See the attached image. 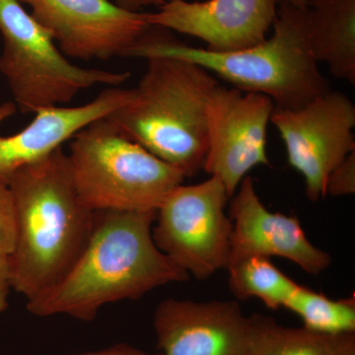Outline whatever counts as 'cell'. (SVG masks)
Segmentation results:
<instances>
[{
    "label": "cell",
    "instance_id": "6da1fadb",
    "mask_svg": "<svg viewBox=\"0 0 355 355\" xmlns=\"http://www.w3.org/2000/svg\"><path fill=\"white\" fill-rule=\"evenodd\" d=\"M156 211H94L83 251L64 279L27 302L37 317L67 315L90 322L103 307L139 300L157 287L190 275L158 249L153 237Z\"/></svg>",
    "mask_w": 355,
    "mask_h": 355
},
{
    "label": "cell",
    "instance_id": "7a4b0ae2",
    "mask_svg": "<svg viewBox=\"0 0 355 355\" xmlns=\"http://www.w3.org/2000/svg\"><path fill=\"white\" fill-rule=\"evenodd\" d=\"M8 186L16 214L11 287L30 302L69 272L88 241L94 211L77 193L62 147L22 168Z\"/></svg>",
    "mask_w": 355,
    "mask_h": 355
},
{
    "label": "cell",
    "instance_id": "3957f363",
    "mask_svg": "<svg viewBox=\"0 0 355 355\" xmlns=\"http://www.w3.org/2000/svg\"><path fill=\"white\" fill-rule=\"evenodd\" d=\"M272 37L243 50L218 53L179 43L165 29L151 27L125 57L189 60L232 87L270 97L275 107L298 109L331 90L311 51L306 8L277 0Z\"/></svg>",
    "mask_w": 355,
    "mask_h": 355
},
{
    "label": "cell",
    "instance_id": "277c9868",
    "mask_svg": "<svg viewBox=\"0 0 355 355\" xmlns=\"http://www.w3.org/2000/svg\"><path fill=\"white\" fill-rule=\"evenodd\" d=\"M146 62L128 101L107 118L184 177L195 176L207 155V104L218 81L182 58L151 57Z\"/></svg>",
    "mask_w": 355,
    "mask_h": 355
},
{
    "label": "cell",
    "instance_id": "5b68a950",
    "mask_svg": "<svg viewBox=\"0 0 355 355\" xmlns=\"http://www.w3.org/2000/svg\"><path fill=\"white\" fill-rule=\"evenodd\" d=\"M67 156L77 193L92 211H156L186 179L107 116L77 132Z\"/></svg>",
    "mask_w": 355,
    "mask_h": 355
},
{
    "label": "cell",
    "instance_id": "8992f818",
    "mask_svg": "<svg viewBox=\"0 0 355 355\" xmlns=\"http://www.w3.org/2000/svg\"><path fill=\"white\" fill-rule=\"evenodd\" d=\"M0 73L21 113L64 106L86 89L118 87L130 78V72L84 69L70 62L19 0H0Z\"/></svg>",
    "mask_w": 355,
    "mask_h": 355
},
{
    "label": "cell",
    "instance_id": "52a82bcc",
    "mask_svg": "<svg viewBox=\"0 0 355 355\" xmlns=\"http://www.w3.org/2000/svg\"><path fill=\"white\" fill-rule=\"evenodd\" d=\"M230 200L220 180L173 189L156 210V246L198 280L227 268L233 223L226 214Z\"/></svg>",
    "mask_w": 355,
    "mask_h": 355
},
{
    "label": "cell",
    "instance_id": "ba28073f",
    "mask_svg": "<svg viewBox=\"0 0 355 355\" xmlns=\"http://www.w3.org/2000/svg\"><path fill=\"white\" fill-rule=\"evenodd\" d=\"M270 123L289 165L304 179L307 198L317 202L326 197L331 173L355 150L354 103L331 89L298 109L275 107Z\"/></svg>",
    "mask_w": 355,
    "mask_h": 355
},
{
    "label": "cell",
    "instance_id": "9c48e42d",
    "mask_svg": "<svg viewBox=\"0 0 355 355\" xmlns=\"http://www.w3.org/2000/svg\"><path fill=\"white\" fill-rule=\"evenodd\" d=\"M275 107L268 96L220 84L210 95L202 169L220 180L230 198L253 168L270 165L266 142Z\"/></svg>",
    "mask_w": 355,
    "mask_h": 355
},
{
    "label": "cell",
    "instance_id": "30bf717a",
    "mask_svg": "<svg viewBox=\"0 0 355 355\" xmlns=\"http://www.w3.org/2000/svg\"><path fill=\"white\" fill-rule=\"evenodd\" d=\"M65 57L107 60L125 57L151 26L147 13L125 10L110 0H19Z\"/></svg>",
    "mask_w": 355,
    "mask_h": 355
},
{
    "label": "cell",
    "instance_id": "8fae6325",
    "mask_svg": "<svg viewBox=\"0 0 355 355\" xmlns=\"http://www.w3.org/2000/svg\"><path fill=\"white\" fill-rule=\"evenodd\" d=\"M153 324L162 355H253L250 316L235 300L165 299Z\"/></svg>",
    "mask_w": 355,
    "mask_h": 355
},
{
    "label": "cell",
    "instance_id": "7c38bea8",
    "mask_svg": "<svg viewBox=\"0 0 355 355\" xmlns=\"http://www.w3.org/2000/svg\"><path fill=\"white\" fill-rule=\"evenodd\" d=\"M277 0H169L147 13L153 27L202 40L207 50L225 53L261 43L277 19Z\"/></svg>",
    "mask_w": 355,
    "mask_h": 355
},
{
    "label": "cell",
    "instance_id": "4fadbf2b",
    "mask_svg": "<svg viewBox=\"0 0 355 355\" xmlns=\"http://www.w3.org/2000/svg\"><path fill=\"white\" fill-rule=\"evenodd\" d=\"M231 198L233 231L227 266L251 257H280L313 275L330 266V254L309 241L297 217L266 209L249 175Z\"/></svg>",
    "mask_w": 355,
    "mask_h": 355
},
{
    "label": "cell",
    "instance_id": "5bb4252c",
    "mask_svg": "<svg viewBox=\"0 0 355 355\" xmlns=\"http://www.w3.org/2000/svg\"><path fill=\"white\" fill-rule=\"evenodd\" d=\"M130 96V89H105L83 106L40 109L20 132L8 137L0 135V183L9 184L22 168L46 158L89 123L123 106ZM16 109L12 102L0 105V125L13 116Z\"/></svg>",
    "mask_w": 355,
    "mask_h": 355
},
{
    "label": "cell",
    "instance_id": "9a60e30c",
    "mask_svg": "<svg viewBox=\"0 0 355 355\" xmlns=\"http://www.w3.org/2000/svg\"><path fill=\"white\" fill-rule=\"evenodd\" d=\"M308 38L318 64L355 84V0H307Z\"/></svg>",
    "mask_w": 355,
    "mask_h": 355
},
{
    "label": "cell",
    "instance_id": "2e32d148",
    "mask_svg": "<svg viewBox=\"0 0 355 355\" xmlns=\"http://www.w3.org/2000/svg\"><path fill=\"white\" fill-rule=\"evenodd\" d=\"M250 321L253 355H355V333L292 328L260 313L251 315Z\"/></svg>",
    "mask_w": 355,
    "mask_h": 355
},
{
    "label": "cell",
    "instance_id": "e0dca14e",
    "mask_svg": "<svg viewBox=\"0 0 355 355\" xmlns=\"http://www.w3.org/2000/svg\"><path fill=\"white\" fill-rule=\"evenodd\" d=\"M226 270L229 287L236 298L260 299L268 309L284 308L299 287L265 257L245 259L228 266Z\"/></svg>",
    "mask_w": 355,
    "mask_h": 355
},
{
    "label": "cell",
    "instance_id": "ac0fdd59",
    "mask_svg": "<svg viewBox=\"0 0 355 355\" xmlns=\"http://www.w3.org/2000/svg\"><path fill=\"white\" fill-rule=\"evenodd\" d=\"M301 318L305 328L321 333H355V297L333 300L307 287L297 291L284 306Z\"/></svg>",
    "mask_w": 355,
    "mask_h": 355
},
{
    "label": "cell",
    "instance_id": "d6986e66",
    "mask_svg": "<svg viewBox=\"0 0 355 355\" xmlns=\"http://www.w3.org/2000/svg\"><path fill=\"white\" fill-rule=\"evenodd\" d=\"M16 243V214L8 184L0 183V257L9 258Z\"/></svg>",
    "mask_w": 355,
    "mask_h": 355
},
{
    "label": "cell",
    "instance_id": "ffe728a7",
    "mask_svg": "<svg viewBox=\"0 0 355 355\" xmlns=\"http://www.w3.org/2000/svg\"><path fill=\"white\" fill-rule=\"evenodd\" d=\"M355 193V150L331 173L327 181L326 195L333 197Z\"/></svg>",
    "mask_w": 355,
    "mask_h": 355
},
{
    "label": "cell",
    "instance_id": "44dd1931",
    "mask_svg": "<svg viewBox=\"0 0 355 355\" xmlns=\"http://www.w3.org/2000/svg\"><path fill=\"white\" fill-rule=\"evenodd\" d=\"M11 287L10 266L8 258L0 257V313L8 307V296Z\"/></svg>",
    "mask_w": 355,
    "mask_h": 355
},
{
    "label": "cell",
    "instance_id": "7402d4cb",
    "mask_svg": "<svg viewBox=\"0 0 355 355\" xmlns=\"http://www.w3.org/2000/svg\"><path fill=\"white\" fill-rule=\"evenodd\" d=\"M76 355H162L161 354H151L142 352L139 349L130 347L125 343H118L109 349L99 350V352H87V354H76Z\"/></svg>",
    "mask_w": 355,
    "mask_h": 355
},
{
    "label": "cell",
    "instance_id": "603a6c76",
    "mask_svg": "<svg viewBox=\"0 0 355 355\" xmlns=\"http://www.w3.org/2000/svg\"><path fill=\"white\" fill-rule=\"evenodd\" d=\"M168 1L169 0H116L114 3L125 10L139 12L140 9L144 7H161Z\"/></svg>",
    "mask_w": 355,
    "mask_h": 355
},
{
    "label": "cell",
    "instance_id": "cb8c5ba5",
    "mask_svg": "<svg viewBox=\"0 0 355 355\" xmlns=\"http://www.w3.org/2000/svg\"><path fill=\"white\" fill-rule=\"evenodd\" d=\"M292 6L299 7V8H306L307 6V0H286Z\"/></svg>",
    "mask_w": 355,
    "mask_h": 355
}]
</instances>
